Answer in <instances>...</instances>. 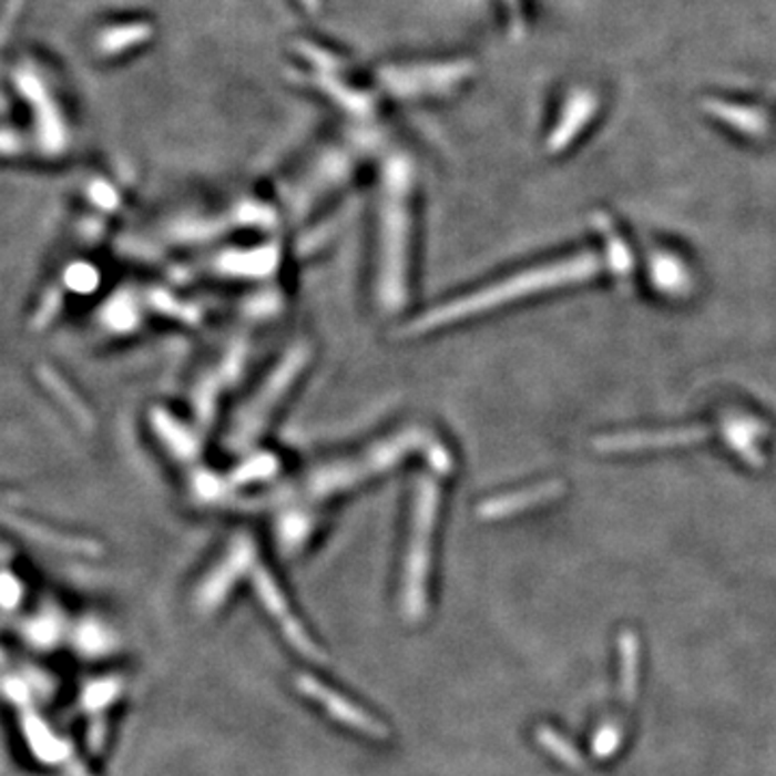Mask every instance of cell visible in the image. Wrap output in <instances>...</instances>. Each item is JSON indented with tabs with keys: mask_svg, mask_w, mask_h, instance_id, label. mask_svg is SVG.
<instances>
[{
	"mask_svg": "<svg viewBox=\"0 0 776 776\" xmlns=\"http://www.w3.org/2000/svg\"><path fill=\"white\" fill-rule=\"evenodd\" d=\"M440 490L438 481L423 479L419 486L417 503H415V522H412V540L406 559V589L404 604L410 620H419L426 611L427 568H429V545L431 533L438 518Z\"/></svg>",
	"mask_w": 776,
	"mask_h": 776,
	"instance_id": "3",
	"label": "cell"
},
{
	"mask_svg": "<svg viewBox=\"0 0 776 776\" xmlns=\"http://www.w3.org/2000/svg\"><path fill=\"white\" fill-rule=\"evenodd\" d=\"M298 688L300 693H305L307 697L315 698L317 703L324 705V709L335 716L337 721L346 723L349 727L369 734V736L385 737L387 736V727L382 723H378L376 718H371L367 712L358 709L356 705H351L348 698L339 697L337 693H333L330 688H326L324 684H319L317 680H313L309 675L298 677Z\"/></svg>",
	"mask_w": 776,
	"mask_h": 776,
	"instance_id": "4",
	"label": "cell"
},
{
	"mask_svg": "<svg viewBox=\"0 0 776 776\" xmlns=\"http://www.w3.org/2000/svg\"><path fill=\"white\" fill-rule=\"evenodd\" d=\"M292 4H294L300 13L315 18V16H319V13L324 11L326 0H292Z\"/></svg>",
	"mask_w": 776,
	"mask_h": 776,
	"instance_id": "9",
	"label": "cell"
},
{
	"mask_svg": "<svg viewBox=\"0 0 776 776\" xmlns=\"http://www.w3.org/2000/svg\"><path fill=\"white\" fill-rule=\"evenodd\" d=\"M479 72V61L462 52L397 57L378 63L369 82L385 102L438 104L462 95Z\"/></svg>",
	"mask_w": 776,
	"mask_h": 776,
	"instance_id": "1",
	"label": "cell"
},
{
	"mask_svg": "<svg viewBox=\"0 0 776 776\" xmlns=\"http://www.w3.org/2000/svg\"><path fill=\"white\" fill-rule=\"evenodd\" d=\"M598 270H600V262L591 253H582V255L557 262V264L529 268L520 274H513L511 278H503V280L490 283L477 292H470L464 298H456L438 309L429 310L417 321V330H436V328L447 326V324L470 319L474 315L490 313L497 307H503L513 300H522V298L543 292V289H552V287H561L568 283L591 278Z\"/></svg>",
	"mask_w": 776,
	"mask_h": 776,
	"instance_id": "2",
	"label": "cell"
},
{
	"mask_svg": "<svg viewBox=\"0 0 776 776\" xmlns=\"http://www.w3.org/2000/svg\"><path fill=\"white\" fill-rule=\"evenodd\" d=\"M709 436H712V429L693 427V429H673V431H656V433L606 436V438L598 440L595 445L600 447V451H639V449H652V447L697 442V440L709 438Z\"/></svg>",
	"mask_w": 776,
	"mask_h": 776,
	"instance_id": "6",
	"label": "cell"
},
{
	"mask_svg": "<svg viewBox=\"0 0 776 776\" xmlns=\"http://www.w3.org/2000/svg\"><path fill=\"white\" fill-rule=\"evenodd\" d=\"M652 276L660 287H664L668 292L677 289L682 283H686V276L682 272H677V264L673 259L658 262V266H654V270H652Z\"/></svg>",
	"mask_w": 776,
	"mask_h": 776,
	"instance_id": "8",
	"label": "cell"
},
{
	"mask_svg": "<svg viewBox=\"0 0 776 776\" xmlns=\"http://www.w3.org/2000/svg\"><path fill=\"white\" fill-rule=\"evenodd\" d=\"M504 31L511 38H520L527 31V2L524 0H494Z\"/></svg>",
	"mask_w": 776,
	"mask_h": 776,
	"instance_id": "7",
	"label": "cell"
},
{
	"mask_svg": "<svg viewBox=\"0 0 776 776\" xmlns=\"http://www.w3.org/2000/svg\"><path fill=\"white\" fill-rule=\"evenodd\" d=\"M253 563V545L248 540H239L233 545L229 559L201 586L198 604L203 611H214L223 598L229 593L235 579Z\"/></svg>",
	"mask_w": 776,
	"mask_h": 776,
	"instance_id": "5",
	"label": "cell"
}]
</instances>
